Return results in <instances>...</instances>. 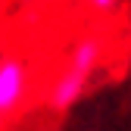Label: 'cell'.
<instances>
[{
    "instance_id": "cell-1",
    "label": "cell",
    "mask_w": 131,
    "mask_h": 131,
    "mask_svg": "<svg viewBox=\"0 0 131 131\" xmlns=\"http://www.w3.org/2000/svg\"><path fill=\"white\" fill-rule=\"evenodd\" d=\"M28 91V66L19 56H6L0 62V119L13 116L22 106V97Z\"/></svg>"
},
{
    "instance_id": "cell-2",
    "label": "cell",
    "mask_w": 131,
    "mask_h": 131,
    "mask_svg": "<svg viewBox=\"0 0 131 131\" xmlns=\"http://www.w3.org/2000/svg\"><path fill=\"white\" fill-rule=\"evenodd\" d=\"M84 88H88V75H81V72H75V69L66 66V72L50 88V109L53 112H69L78 103V97L84 94Z\"/></svg>"
},
{
    "instance_id": "cell-3",
    "label": "cell",
    "mask_w": 131,
    "mask_h": 131,
    "mask_svg": "<svg viewBox=\"0 0 131 131\" xmlns=\"http://www.w3.org/2000/svg\"><path fill=\"white\" fill-rule=\"evenodd\" d=\"M88 3L97 13H112V9H116V0H88Z\"/></svg>"
}]
</instances>
